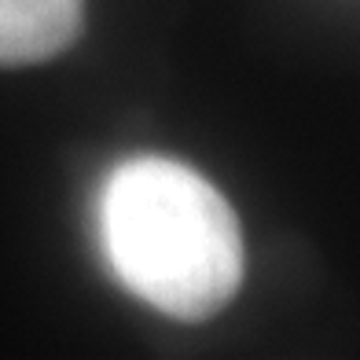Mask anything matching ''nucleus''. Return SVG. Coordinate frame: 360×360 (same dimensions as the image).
<instances>
[{
  "label": "nucleus",
  "instance_id": "obj_1",
  "mask_svg": "<svg viewBox=\"0 0 360 360\" xmlns=\"http://www.w3.org/2000/svg\"><path fill=\"white\" fill-rule=\"evenodd\" d=\"M96 236L118 283L173 320L221 313L243 283L232 206L176 158L118 162L96 199Z\"/></svg>",
  "mask_w": 360,
  "mask_h": 360
},
{
  "label": "nucleus",
  "instance_id": "obj_2",
  "mask_svg": "<svg viewBox=\"0 0 360 360\" xmlns=\"http://www.w3.org/2000/svg\"><path fill=\"white\" fill-rule=\"evenodd\" d=\"M85 0H0V67H30L70 48Z\"/></svg>",
  "mask_w": 360,
  "mask_h": 360
}]
</instances>
